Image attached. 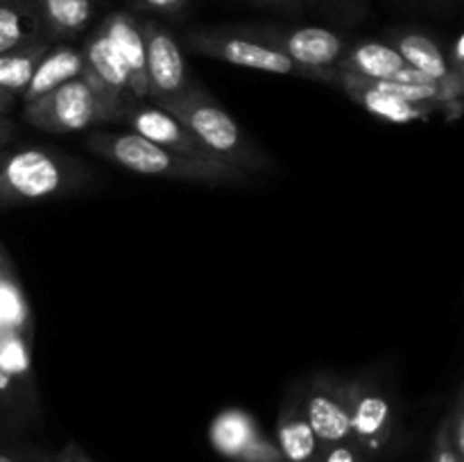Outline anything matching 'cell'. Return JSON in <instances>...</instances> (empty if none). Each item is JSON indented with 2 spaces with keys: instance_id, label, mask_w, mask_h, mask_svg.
I'll return each mask as SVG.
<instances>
[{
  "instance_id": "6da1fadb",
  "label": "cell",
  "mask_w": 464,
  "mask_h": 462,
  "mask_svg": "<svg viewBox=\"0 0 464 462\" xmlns=\"http://www.w3.org/2000/svg\"><path fill=\"white\" fill-rule=\"evenodd\" d=\"M86 148L104 161L143 177L207 186H243L249 177L218 159H198L161 148L134 131H93Z\"/></svg>"
},
{
  "instance_id": "7a4b0ae2",
  "label": "cell",
  "mask_w": 464,
  "mask_h": 462,
  "mask_svg": "<svg viewBox=\"0 0 464 462\" xmlns=\"http://www.w3.org/2000/svg\"><path fill=\"white\" fill-rule=\"evenodd\" d=\"M152 104L172 113L218 161L227 163L245 175L272 170L275 166L270 154L258 148L240 130L238 122L220 107L213 95H208V91L188 84L184 93L175 95V98H161Z\"/></svg>"
},
{
  "instance_id": "3957f363",
  "label": "cell",
  "mask_w": 464,
  "mask_h": 462,
  "mask_svg": "<svg viewBox=\"0 0 464 462\" xmlns=\"http://www.w3.org/2000/svg\"><path fill=\"white\" fill-rule=\"evenodd\" d=\"M23 118L32 127L50 134H75L91 130L104 122H122L125 111L104 98L89 82L80 75L57 89L48 91L41 98L23 104Z\"/></svg>"
},
{
  "instance_id": "277c9868",
  "label": "cell",
  "mask_w": 464,
  "mask_h": 462,
  "mask_svg": "<svg viewBox=\"0 0 464 462\" xmlns=\"http://www.w3.org/2000/svg\"><path fill=\"white\" fill-rule=\"evenodd\" d=\"M186 45L193 53L204 57L220 59L231 66L252 68V71L272 72V75H290L304 77V80H315L334 84L335 68H304L285 57L272 45L261 43L256 39L240 34L236 27H213V30H193L186 34Z\"/></svg>"
},
{
  "instance_id": "5b68a950",
  "label": "cell",
  "mask_w": 464,
  "mask_h": 462,
  "mask_svg": "<svg viewBox=\"0 0 464 462\" xmlns=\"http://www.w3.org/2000/svg\"><path fill=\"white\" fill-rule=\"evenodd\" d=\"M66 159L44 148L5 154L0 161V204L44 202L62 195L75 179Z\"/></svg>"
},
{
  "instance_id": "8992f818",
  "label": "cell",
  "mask_w": 464,
  "mask_h": 462,
  "mask_svg": "<svg viewBox=\"0 0 464 462\" xmlns=\"http://www.w3.org/2000/svg\"><path fill=\"white\" fill-rule=\"evenodd\" d=\"M240 34L272 45L304 68H335L347 50V41L338 32L320 25H238Z\"/></svg>"
},
{
  "instance_id": "52a82bcc",
  "label": "cell",
  "mask_w": 464,
  "mask_h": 462,
  "mask_svg": "<svg viewBox=\"0 0 464 462\" xmlns=\"http://www.w3.org/2000/svg\"><path fill=\"white\" fill-rule=\"evenodd\" d=\"M353 380L315 379L302 397L304 412L322 448L352 439Z\"/></svg>"
},
{
  "instance_id": "ba28073f",
  "label": "cell",
  "mask_w": 464,
  "mask_h": 462,
  "mask_svg": "<svg viewBox=\"0 0 464 462\" xmlns=\"http://www.w3.org/2000/svg\"><path fill=\"white\" fill-rule=\"evenodd\" d=\"M208 442L222 457L234 462H284L276 442L267 439L247 410L227 408L213 417Z\"/></svg>"
},
{
  "instance_id": "9c48e42d",
  "label": "cell",
  "mask_w": 464,
  "mask_h": 462,
  "mask_svg": "<svg viewBox=\"0 0 464 462\" xmlns=\"http://www.w3.org/2000/svg\"><path fill=\"white\" fill-rule=\"evenodd\" d=\"M145 43V72H148V98H175L188 89L186 62L179 43L166 27L154 21H139Z\"/></svg>"
},
{
  "instance_id": "30bf717a",
  "label": "cell",
  "mask_w": 464,
  "mask_h": 462,
  "mask_svg": "<svg viewBox=\"0 0 464 462\" xmlns=\"http://www.w3.org/2000/svg\"><path fill=\"white\" fill-rule=\"evenodd\" d=\"M394 408L388 394L367 380H353L352 392V439L367 457L388 447L392 438Z\"/></svg>"
},
{
  "instance_id": "8fae6325",
  "label": "cell",
  "mask_w": 464,
  "mask_h": 462,
  "mask_svg": "<svg viewBox=\"0 0 464 462\" xmlns=\"http://www.w3.org/2000/svg\"><path fill=\"white\" fill-rule=\"evenodd\" d=\"M122 122L130 127V131L152 140V143L161 145V148L172 149V152L198 159H216L208 154V149L204 148V145L199 143V140L195 139L172 113L157 107V104L136 102L134 107L125 113Z\"/></svg>"
},
{
  "instance_id": "7c38bea8",
  "label": "cell",
  "mask_w": 464,
  "mask_h": 462,
  "mask_svg": "<svg viewBox=\"0 0 464 462\" xmlns=\"http://www.w3.org/2000/svg\"><path fill=\"white\" fill-rule=\"evenodd\" d=\"M334 86L343 89L370 116L385 122H392V125H411V122L426 120L438 109L433 104H412L406 102V100L394 98V95L376 89L365 77H358L347 71H338V68H335Z\"/></svg>"
},
{
  "instance_id": "4fadbf2b",
  "label": "cell",
  "mask_w": 464,
  "mask_h": 462,
  "mask_svg": "<svg viewBox=\"0 0 464 462\" xmlns=\"http://www.w3.org/2000/svg\"><path fill=\"white\" fill-rule=\"evenodd\" d=\"M82 54H84V75L89 77L91 84L122 111H130L136 104L130 89V75L102 32H93L86 39Z\"/></svg>"
},
{
  "instance_id": "5bb4252c",
  "label": "cell",
  "mask_w": 464,
  "mask_h": 462,
  "mask_svg": "<svg viewBox=\"0 0 464 462\" xmlns=\"http://www.w3.org/2000/svg\"><path fill=\"white\" fill-rule=\"evenodd\" d=\"M100 32L113 53L121 57L127 75H130V89L136 102L148 98V72H145V43L140 34V25L131 14L113 12L100 25Z\"/></svg>"
},
{
  "instance_id": "9a60e30c",
  "label": "cell",
  "mask_w": 464,
  "mask_h": 462,
  "mask_svg": "<svg viewBox=\"0 0 464 462\" xmlns=\"http://www.w3.org/2000/svg\"><path fill=\"white\" fill-rule=\"evenodd\" d=\"M276 447L284 462H320L322 447L304 412L302 399L290 397L276 419Z\"/></svg>"
},
{
  "instance_id": "2e32d148",
  "label": "cell",
  "mask_w": 464,
  "mask_h": 462,
  "mask_svg": "<svg viewBox=\"0 0 464 462\" xmlns=\"http://www.w3.org/2000/svg\"><path fill=\"white\" fill-rule=\"evenodd\" d=\"M406 66L408 63L403 62L401 54L385 41H358L347 45L335 68L365 80H392Z\"/></svg>"
},
{
  "instance_id": "e0dca14e",
  "label": "cell",
  "mask_w": 464,
  "mask_h": 462,
  "mask_svg": "<svg viewBox=\"0 0 464 462\" xmlns=\"http://www.w3.org/2000/svg\"><path fill=\"white\" fill-rule=\"evenodd\" d=\"M80 75H84V54H82V50L72 48V45L50 48L39 62V66L34 68V75H32L27 89L23 91V104L41 98L48 91L57 89V86L66 84V82L75 80Z\"/></svg>"
},
{
  "instance_id": "ac0fdd59",
  "label": "cell",
  "mask_w": 464,
  "mask_h": 462,
  "mask_svg": "<svg viewBox=\"0 0 464 462\" xmlns=\"http://www.w3.org/2000/svg\"><path fill=\"white\" fill-rule=\"evenodd\" d=\"M390 45L401 54L408 66L433 77V80L442 82L453 75H460V72L451 71L447 54H444V50L440 48L433 36L412 30L392 32L390 34Z\"/></svg>"
},
{
  "instance_id": "d6986e66",
  "label": "cell",
  "mask_w": 464,
  "mask_h": 462,
  "mask_svg": "<svg viewBox=\"0 0 464 462\" xmlns=\"http://www.w3.org/2000/svg\"><path fill=\"white\" fill-rule=\"evenodd\" d=\"M44 39L34 0H0V54Z\"/></svg>"
},
{
  "instance_id": "ffe728a7",
  "label": "cell",
  "mask_w": 464,
  "mask_h": 462,
  "mask_svg": "<svg viewBox=\"0 0 464 462\" xmlns=\"http://www.w3.org/2000/svg\"><path fill=\"white\" fill-rule=\"evenodd\" d=\"M44 32L54 39L80 34L95 12V0H34Z\"/></svg>"
},
{
  "instance_id": "44dd1931",
  "label": "cell",
  "mask_w": 464,
  "mask_h": 462,
  "mask_svg": "<svg viewBox=\"0 0 464 462\" xmlns=\"http://www.w3.org/2000/svg\"><path fill=\"white\" fill-rule=\"evenodd\" d=\"M48 50V41L41 39L0 54V89L21 98L23 91L30 84L32 75H34V68L39 66V62Z\"/></svg>"
},
{
  "instance_id": "7402d4cb",
  "label": "cell",
  "mask_w": 464,
  "mask_h": 462,
  "mask_svg": "<svg viewBox=\"0 0 464 462\" xmlns=\"http://www.w3.org/2000/svg\"><path fill=\"white\" fill-rule=\"evenodd\" d=\"M430 462H464V456H460L451 439V428H449V415L442 417L438 430H435L433 439V457Z\"/></svg>"
},
{
  "instance_id": "603a6c76",
  "label": "cell",
  "mask_w": 464,
  "mask_h": 462,
  "mask_svg": "<svg viewBox=\"0 0 464 462\" xmlns=\"http://www.w3.org/2000/svg\"><path fill=\"white\" fill-rule=\"evenodd\" d=\"M320 462H367V456L353 439L322 448Z\"/></svg>"
},
{
  "instance_id": "cb8c5ba5",
  "label": "cell",
  "mask_w": 464,
  "mask_h": 462,
  "mask_svg": "<svg viewBox=\"0 0 464 462\" xmlns=\"http://www.w3.org/2000/svg\"><path fill=\"white\" fill-rule=\"evenodd\" d=\"M449 428H451V439H453V444H456L458 453L464 456V394H462V388L458 390L453 410L449 412Z\"/></svg>"
},
{
  "instance_id": "d4e9b609",
  "label": "cell",
  "mask_w": 464,
  "mask_h": 462,
  "mask_svg": "<svg viewBox=\"0 0 464 462\" xmlns=\"http://www.w3.org/2000/svg\"><path fill=\"white\" fill-rule=\"evenodd\" d=\"M39 462H95L84 448L77 442L66 444L63 448H59L57 453L48 456V453H39Z\"/></svg>"
},
{
  "instance_id": "484cf974",
  "label": "cell",
  "mask_w": 464,
  "mask_h": 462,
  "mask_svg": "<svg viewBox=\"0 0 464 462\" xmlns=\"http://www.w3.org/2000/svg\"><path fill=\"white\" fill-rule=\"evenodd\" d=\"M134 3L143 5V7H148V9H154V12L179 14L181 9L188 5V0H134Z\"/></svg>"
},
{
  "instance_id": "4316f807",
  "label": "cell",
  "mask_w": 464,
  "mask_h": 462,
  "mask_svg": "<svg viewBox=\"0 0 464 462\" xmlns=\"http://www.w3.org/2000/svg\"><path fill=\"white\" fill-rule=\"evenodd\" d=\"M249 3L261 5V7L281 9V12L288 14H299L304 9V0H249Z\"/></svg>"
},
{
  "instance_id": "83f0119b",
  "label": "cell",
  "mask_w": 464,
  "mask_h": 462,
  "mask_svg": "<svg viewBox=\"0 0 464 462\" xmlns=\"http://www.w3.org/2000/svg\"><path fill=\"white\" fill-rule=\"evenodd\" d=\"M449 59V66H451L453 72H460L462 75V68H464V36L458 34L456 36V43H453V53L451 57L447 54Z\"/></svg>"
},
{
  "instance_id": "f1b7e54d",
  "label": "cell",
  "mask_w": 464,
  "mask_h": 462,
  "mask_svg": "<svg viewBox=\"0 0 464 462\" xmlns=\"http://www.w3.org/2000/svg\"><path fill=\"white\" fill-rule=\"evenodd\" d=\"M311 3H320L322 7H347V9H358L365 5V0H311Z\"/></svg>"
},
{
  "instance_id": "f546056e",
  "label": "cell",
  "mask_w": 464,
  "mask_h": 462,
  "mask_svg": "<svg viewBox=\"0 0 464 462\" xmlns=\"http://www.w3.org/2000/svg\"><path fill=\"white\" fill-rule=\"evenodd\" d=\"M16 102H18V98L16 95H12V93H7V91H3L0 89V113H12L14 109H16Z\"/></svg>"
},
{
  "instance_id": "4dcf8cb0",
  "label": "cell",
  "mask_w": 464,
  "mask_h": 462,
  "mask_svg": "<svg viewBox=\"0 0 464 462\" xmlns=\"http://www.w3.org/2000/svg\"><path fill=\"white\" fill-rule=\"evenodd\" d=\"M14 125L12 122L7 120V118H0V148H3L5 143H9V140H12V136H14Z\"/></svg>"
},
{
  "instance_id": "1f68e13d",
  "label": "cell",
  "mask_w": 464,
  "mask_h": 462,
  "mask_svg": "<svg viewBox=\"0 0 464 462\" xmlns=\"http://www.w3.org/2000/svg\"><path fill=\"white\" fill-rule=\"evenodd\" d=\"M0 462H39V456H36V457H21V456H16V453L0 451Z\"/></svg>"
},
{
  "instance_id": "d6a6232c",
  "label": "cell",
  "mask_w": 464,
  "mask_h": 462,
  "mask_svg": "<svg viewBox=\"0 0 464 462\" xmlns=\"http://www.w3.org/2000/svg\"><path fill=\"white\" fill-rule=\"evenodd\" d=\"M7 267H5L3 265V252H0V281H3V279H7Z\"/></svg>"
},
{
  "instance_id": "836d02e7",
  "label": "cell",
  "mask_w": 464,
  "mask_h": 462,
  "mask_svg": "<svg viewBox=\"0 0 464 462\" xmlns=\"http://www.w3.org/2000/svg\"><path fill=\"white\" fill-rule=\"evenodd\" d=\"M3 157H5V152H3V149H0V161H3Z\"/></svg>"
},
{
  "instance_id": "e575fe53",
  "label": "cell",
  "mask_w": 464,
  "mask_h": 462,
  "mask_svg": "<svg viewBox=\"0 0 464 462\" xmlns=\"http://www.w3.org/2000/svg\"><path fill=\"white\" fill-rule=\"evenodd\" d=\"M0 118H3V113H0Z\"/></svg>"
}]
</instances>
